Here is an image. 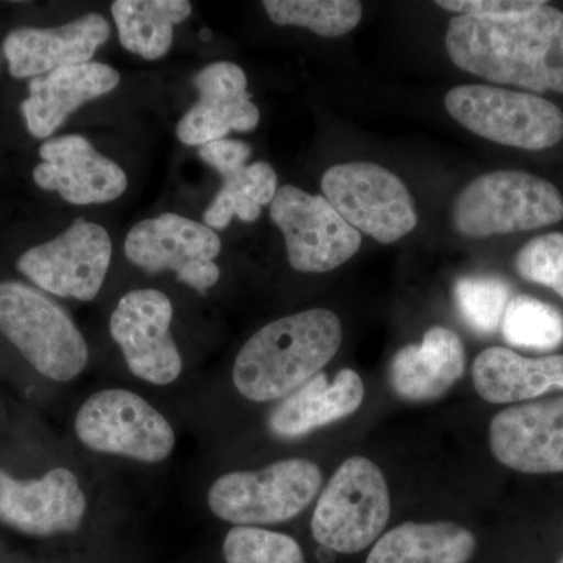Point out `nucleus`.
Here are the masks:
<instances>
[{
	"mask_svg": "<svg viewBox=\"0 0 563 563\" xmlns=\"http://www.w3.org/2000/svg\"><path fill=\"white\" fill-rule=\"evenodd\" d=\"M269 214L284 233L288 262L296 272H333L361 251L362 233L324 196L284 185L274 196Z\"/></svg>",
	"mask_w": 563,
	"mask_h": 563,
	"instance_id": "nucleus-10",
	"label": "nucleus"
},
{
	"mask_svg": "<svg viewBox=\"0 0 563 563\" xmlns=\"http://www.w3.org/2000/svg\"><path fill=\"white\" fill-rule=\"evenodd\" d=\"M444 47L465 73L528 92H563V11L526 0L496 18L454 16Z\"/></svg>",
	"mask_w": 563,
	"mask_h": 563,
	"instance_id": "nucleus-1",
	"label": "nucleus"
},
{
	"mask_svg": "<svg viewBox=\"0 0 563 563\" xmlns=\"http://www.w3.org/2000/svg\"><path fill=\"white\" fill-rule=\"evenodd\" d=\"M33 179L40 188L57 191L74 206L107 203L128 190V176L118 163L99 154L81 135H62L40 147Z\"/></svg>",
	"mask_w": 563,
	"mask_h": 563,
	"instance_id": "nucleus-16",
	"label": "nucleus"
},
{
	"mask_svg": "<svg viewBox=\"0 0 563 563\" xmlns=\"http://www.w3.org/2000/svg\"><path fill=\"white\" fill-rule=\"evenodd\" d=\"M518 276L532 284L551 288L563 299V233L536 236L515 257Z\"/></svg>",
	"mask_w": 563,
	"mask_h": 563,
	"instance_id": "nucleus-30",
	"label": "nucleus"
},
{
	"mask_svg": "<svg viewBox=\"0 0 563 563\" xmlns=\"http://www.w3.org/2000/svg\"><path fill=\"white\" fill-rule=\"evenodd\" d=\"M320 466L307 459H285L255 472L222 474L211 484V514L235 526L284 523L303 512L320 495Z\"/></svg>",
	"mask_w": 563,
	"mask_h": 563,
	"instance_id": "nucleus-6",
	"label": "nucleus"
},
{
	"mask_svg": "<svg viewBox=\"0 0 563 563\" xmlns=\"http://www.w3.org/2000/svg\"><path fill=\"white\" fill-rule=\"evenodd\" d=\"M117 69L90 62L68 66L35 77L29 84V98L21 103L29 132L47 139L84 103L109 95L120 85Z\"/></svg>",
	"mask_w": 563,
	"mask_h": 563,
	"instance_id": "nucleus-19",
	"label": "nucleus"
},
{
	"mask_svg": "<svg viewBox=\"0 0 563 563\" xmlns=\"http://www.w3.org/2000/svg\"><path fill=\"white\" fill-rule=\"evenodd\" d=\"M562 220L563 198L555 185L517 169L477 177L451 210L454 231L472 240L536 231Z\"/></svg>",
	"mask_w": 563,
	"mask_h": 563,
	"instance_id": "nucleus-3",
	"label": "nucleus"
},
{
	"mask_svg": "<svg viewBox=\"0 0 563 563\" xmlns=\"http://www.w3.org/2000/svg\"><path fill=\"white\" fill-rule=\"evenodd\" d=\"M444 107L463 128L503 146L543 151L563 140V111L533 92L459 85Z\"/></svg>",
	"mask_w": 563,
	"mask_h": 563,
	"instance_id": "nucleus-7",
	"label": "nucleus"
},
{
	"mask_svg": "<svg viewBox=\"0 0 563 563\" xmlns=\"http://www.w3.org/2000/svg\"><path fill=\"white\" fill-rule=\"evenodd\" d=\"M201 38L203 41H209L211 38V33L210 31H207V29H203L202 33H201Z\"/></svg>",
	"mask_w": 563,
	"mask_h": 563,
	"instance_id": "nucleus-33",
	"label": "nucleus"
},
{
	"mask_svg": "<svg viewBox=\"0 0 563 563\" xmlns=\"http://www.w3.org/2000/svg\"><path fill=\"white\" fill-rule=\"evenodd\" d=\"M0 332L55 383H69L87 368L90 351L69 314L27 285L0 284Z\"/></svg>",
	"mask_w": 563,
	"mask_h": 563,
	"instance_id": "nucleus-5",
	"label": "nucleus"
},
{
	"mask_svg": "<svg viewBox=\"0 0 563 563\" xmlns=\"http://www.w3.org/2000/svg\"><path fill=\"white\" fill-rule=\"evenodd\" d=\"M324 198L355 231L391 244L418 224L409 188L395 173L369 162L331 166L321 180Z\"/></svg>",
	"mask_w": 563,
	"mask_h": 563,
	"instance_id": "nucleus-8",
	"label": "nucleus"
},
{
	"mask_svg": "<svg viewBox=\"0 0 563 563\" xmlns=\"http://www.w3.org/2000/svg\"><path fill=\"white\" fill-rule=\"evenodd\" d=\"M129 261L150 274L172 272L177 280L206 295L218 284L221 239L206 224L176 213H163L133 225L125 236Z\"/></svg>",
	"mask_w": 563,
	"mask_h": 563,
	"instance_id": "nucleus-11",
	"label": "nucleus"
},
{
	"mask_svg": "<svg viewBox=\"0 0 563 563\" xmlns=\"http://www.w3.org/2000/svg\"><path fill=\"white\" fill-rule=\"evenodd\" d=\"M225 563H306L301 544L287 533L235 526L222 543Z\"/></svg>",
	"mask_w": 563,
	"mask_h": 563,
	"instance_id": "nucleus-29",
	"label": "nucleus"
},
{
	"mask_svg": "<svg viewBox=\"0 0 563 563\" xmlns=\"http://www.w3.org/2000/svg\"><path fill=\"white\" fill-rule=\"evenodd\" d=\"M263 9L276 25L309 29L324 38H339L361 24L358 0H265Z\"/></svg>",
	"mask_w": 563,
	"mask_h": 563,
	"instance_id": "nucleus-26",
	"label": "nucleus"
},
{
	"mask_svg": "<svg viewBox=\"0 0 563 563\" xmlns=\"http://www.w3.org/2000/svg\"><path fill=\"white\" fill-rule=\"evenodd\" d=\"M503 336L512 346L551 351L563 343V314L550 303L520 295L510 299L501 322Z\"/></svg>",
	"mask_w": 563,
	"mask_h": 563,
	"instance_id": "nucleus-27",
	"label": "nucleus"
},
{
	"mask_svg": "<svg viewBox=\"0 0 563 563\" xmlns=\"http://www.w3.org/2000/svg\"><path fill=\"white\" fill-rule=\"evenodd\" d=\"M488 443L493 457L514 472L563 473V395L496 413Z\"/></svg>",
	"mask_w": 563,
	"mask_h": 563,
	"instance_id": "nucleus-14",
	"label": "nucleus"
},
{
	"mask_svg": "<svg viewBox=\"0 0 563 563\" xmlns=\"http://www.w3.org/2000/svg\"><path fill=\"white\" fill-rule=\"evenodd\" d=\"M192 11L188 0H117L111 14L122 47L144 60H158L172 49L174 27Z\"/></svg>",
	"mask_w": 563,
	"mask_h": 563,
	"instance_id": "nucleus-24",
	"label": "nucleus"
},
{
	"mask_svg": "<svg viewBox=\"0 0 563 563\" xmlns=\"http://www.w3.org/2000/svg\"><path fill=\"white\" fill-rule=\"evenodd\" d=\"M87 507L79 479L68 468L58 466L32 481L0 470V523L16 531L36 537L77 531Z\"/></svg>",
	"mask_w": 563,
	"mask_h": 563,
	"instance_id": "nucleus-15",
	"label": "nucleus"
},
{
	"mask_svg": "<svg viewBox=\"0 0 563 563\" xmlns=\"http://www.w3.org/2000/svg\"><path fill=\"white\" fill-rule=\"evenodd\" d=\"M113 244L102 225L79 218L51 242L25 251L18 269L41 290L90 302L109 273Z\"/></svg>",
	"mask_w": 563,
	"mask_h": 563,
	"instance_id": "nucleus-12",
	"label": "nucleus"
},
{
	"mask_svg": "<svg viewBox=\"0 0 563 563\" xmlns=\"http://www.w3.org/2000/svg\"><path fill=\"white\" fill-rule=\"evenodd\" d=\"M365 401V384L351 368L329 380L318 373L309 383L292 391L269 415L268 426L279 439H299L322 426L351 417Z\"/></svg>",
	"mask_w": 563,
	"mask_h": 563,
	"instance_id": "nucleus-21",
	"label": "nucleus"
},
{
	"mask_svg": "<svg viewBox=\"0 0 563 563\" xmlns=\"http://www.w3.org/2000/svg\"><path fill=\"white\" fill-rule=\"evenodd\" d=\"M454 301L463 321L481 335H492L501 325L510 302L506 280L495 276H466L455 282Z\"/></svg>",
	"mask_w": 563,
	"mask_h": 563,
	"instance_id": "nucleus-28",
	"label": "nucleus"
},
{
	"mask_svg": "<svg viewBox=\"0 0 563 563\" xmlns=\"http://www.w3.org/2000/svg\"><path fill=\"white\" fill-rule=\"evenodd\" d=\"M343 325L332 310L309 309L263 325L240 350L232 379L243 398H287L335 357Z\"/></svg>",
	"mask_w": 563,
	"mask_h": 563,
	"instance_id": "nucleus-2",
	"label": "nucleus"
},
{
	"mask_svg": "<svg viewBox=\"0 0 563 563\" xmlns=\"http://www.w3.org/2000/svg\"><path fill=\"white\" fill-rule=\"evenodd\" d=\"M526 0H437L439 9L454 11L459 16L496 18L512 14Z\"/></svg>",
	"mask_w": 563,
	"mask_h": 563,
	"instance_id": "nucleus-32",
	"label": "nucleus"
},
{
	"mask_svg": "<svg viewBox=\"0 0 563 563\" xmlns=\"http://www.w3.org/2000/svg\"><path fill=\"white\" fill-rule=\"evenodd\" d=\"M474 390L490 404L531 401L563 391V354L529 358L509 347H487L474 358Z\"/></svg>",
	"mask_w": 563,
	"mask_h": 563,
	"instance_id": "nucleus-22",
	"label": "nucleus"
},
{
	"mask_svg": "<svg viewBox=\"0 0 563 563\" xmlns=\"http://www.w3.org/2000/svg\"><path fill=\"white\" fill-rule=\"evenodd\" d=\"M390 515V488L383 470L355 455L335 470L320 492L310 528L325 550L355 554L379 540Z\"/></svg>",
	"mask_w": 563,
	"mask_h": 563,
	"instance_id": "nucleus-4",
	"label": "nucleus"
},
{
	"mask_svg": "<svg viewBox=\"0 0 563 563\" xmlns=\"http://www.w3.org/2000/svg\"><path fill=\"white\" fill-rule=\"evenodd\" d=\"M250 144L239 140H218L199 146V157L224 177L242 172L250 162Z\"/></svg>",
	"mask_w": 563,
	"mask_h": 563,
	"instance_id": "nucleus-31",
	"label": "nucleus"
},
{
	"mask_svg": "<svg viewBox=\"0 0 563 563\" xmlns=\"http://www.w3.org/2000/svg\"><path fill=\"white\" fill-rule=\"evenodd\" d=\"M466 368L461 336L443 325H433L421 343H410L396 352L390 363L393 391L410 402L443 398Z\"/></svg>",
	"mask_w": 563,
	"mask_h": 563,
	"instance_id": "nucleus-20",
	"label": "nucleus"
},
{
	"mask_svg": "<svg viewBox=\"0 0 563 563\" xmlns=\"http://www.w3.org/2000/svg\"><path fill=\"white\" fill-rule=\"evenodd\" d=\"M102 14L90 13L55 29H20L3 41L10 74L16 79L40 77L52 70L90 63L110 38Z\"/></svg>",
	"mask_w": 563,
	"mask_h": 563,
	"instance_id": "nucleus-18",
	"label": "nucleus"
},
{
	"mask_svg": "<svg viewBox=\"0 0 563 563\" xmlns=\"http://www.w3.org/2000/svg\"><path fill=\"white\" fill-rule=\"evenodd\" d=\"M277 190V174L269 163L254 162L242 172L222 179L221 190L203 213V224L222 231L233 217L244 222L258 220L262 207L272 203Z\"/></svg>",
	"mask_w": 563,
	"mask_h": 563,
	"instance_id": "nucleus-25",
	"label": "nucleus"
},
{
	"mask_svg": "<svg viewBox=\"0 0 563 563\" xmlns=\"http://www.w3.org/2000/svg\"><path fill=\"white\" fill-rule=\"evenodd\" d=\"M173 302L158 290L122 296L110 317V333L133 376L152 385L179 379L184 361L172 335Z\"/></svg>",
	"mask_w": 563,
	"mask_h": 563,
	"instance_id": "nucleus-13",
	"label": "nucleus"
},
{
	"mask_svg": "<svg viewBox=\"0 0 563 563\" xmlns=\"http://www.w3.org/2000/svg\"><path fill=\"white\" fill-rule=\"evenodd\" d=\"M476 537L453 521H407L383 533L366 563H468Z\"/></svg>",
	"mask_w": 563,
	"mask_h": 563,
	"instance_id": "nucleus-23",
	"label": "nucleus"
},
{
	"mask_svg": "<svg viewBox=\"0 0 563 563\" xmlns=\"http://www.w3.org/2000/svg\"><path fill=\"white\" fill-rule=\"evenodd\" d=\"M559 563H563V558L561 559V562H559Z\"/></svg>",
	"mask_w": 563,
	"mask_h": 563,
	"instance_id": "nucleus-34",
	"label": "nucleus"
},
{
	"mask_svg": "<svg viewBox=\"0 0 563 563\" xmlns=\"http://www.w3.org/2000/svg\"><path fill=\"white\" fill-rule=\"evenodd\" d=\"M198 102L177 124V139L187 146L224 140L231 132H251L261 122V110L251 101L247 77L239 65L217 62L192 79Z\"/></svg>",
	"mask_w": 563,
	"mask_h": 563,
	"instance_id": "nucleus-17",
	"label": "nucleus"
},
{
	"mask_svg": "<svg viewBox=\"0 0 563 563\" xmlns=\"http://www.w3.org/2000/svg\"><path fill=\"white\" fill-rule=\"evenodd\" d=\"M76 433L95 453L144 463L166 461L176 446L169 421L146 399L122 388L91 395L76 415Z\"/></svg>",
	"mask_w": 563,
	"mask_h": 563,
	"instance_id": "nucleus-9",
	"label": "nucleus"
}]
</instances>
